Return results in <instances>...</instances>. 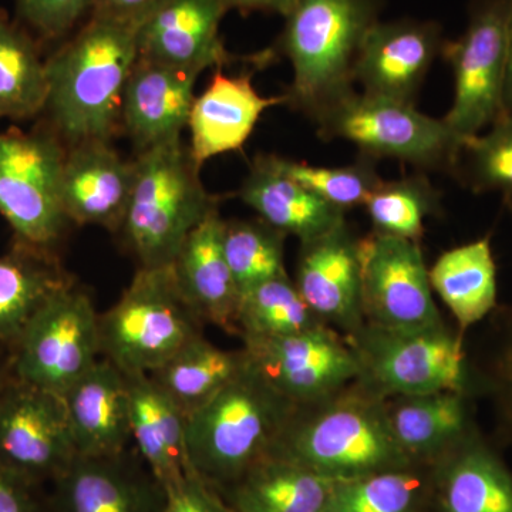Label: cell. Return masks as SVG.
Masks as SVG:
<instances>
[{
    "label": "cell",
    "mask_w": 512,
    "mask_h": 512,
    "mask_svg": "<svg viewBox=\"0 0 512 512\" xmlns=\"http://www.w3.org/2000/svg\"><path fill=\"white\" fill-rule=\"evenodd\" d=\"M134 23L90 16L46 60L45 111L67 143L110 141L121 123L124 90L138 62Z\"/></svg>",
    "instance_id": "6da1fadb"
},
{
    "label": "cell",
    "mask_w": 512,
    "mask_h": 512,
    "mask_svg": "<svg viewBox=\"0 0 512 512\" xmlns=\"http://www.w3.org/2000/svg\"><path fill=\"white\" fill-rule=\"evenodd\" d=\"M269 453L332 481L417 466L394 437L387 400L357 382L296 409Z\"/></svg>",
    "instance_id": "7a4b0ae2"
},
{
    "label": "cell",
    "mask_w": 512,
    "mask_h": 512,
    "mask_svg": "<svg viewBox=\"0 0 512 512\" xmlns=\"http://www.w3.org/2000/svg\"><path fill=\"white\" fill-rule=\"evenodd\" d=\"M295 412L247 356L244 369L187 417L191 470L224 493L272 450Z\"/></svg>",
    "instance_id": "3957f363"
},
{
    "label": "cell",
    "mask_w": 512,
    "mask_h": 512,
    "mask_svg": "<svg viewBox=\"0 0 512 512\" xmlns=\"http://www.w3.org/2000/svg\"><path fill=\"white\" fill-rule=\"evenodd\" d=\"M382 0H298L278 47L292 66L286 103L316 116L353 92L357 53L379 20Z\"/></svg>",
    "instance_id": "277c9868"
},
{
    "label": "cell",
    "mask_w": 512,
    "mask_h": 512,
    "mask_svg": "<svg viewBox=\"0 0 512 512\" xmlns=\"http://www.w3.org/2000/svg\"><path fill=\"white\" fill-rule=\"evenodd\" d=\"M200 170L183 138L138 154L120 231L140 266L173 264L192 229L217 210V198L205 190Z\"/></svg>",
    "instance_id": "5b68a950"
},
{
    "label": "cell",
    "mask_w": 512,
    "mask_h": 512,
    "mask_svg": "<svg viewBox=\"0 0 512 512\" xmlns=\"http://www.w3.org/2000/svg\"><path fill=\"white\" fill-rule=\"evenodd\" d=\"M201 326L173 266H140L119 301L99 316L101 356L126 376L151 375L202 335Z\"/></svg>",
    "instance_id": "8992f818"
},
{
    "label": "cell",
    "mask_w": 512,
    "mask_h": 512,
    "mask_svg": "<svg viewBox=\"0 0 512 512\" xmlns=\"http://www.w3.org/2000/svg\"><path fill=\"white\" fill-rule=\"evenodd\" d=\"M313 121L320 137L349 141L363 157L392 158L420 170H454L464 144L443 119L421 113L414 104L356 90Z\"/></svg>",
    "instance_id": "52a82bcc"
},
{
    "label": "cell",
    "mask_w": 512,
    "mask_h": 512,
    "mask_svg": "<svg viewBox=\"0 0 512 512\" xmlns=\"http://www.w3.org/2000/svg\"><path fill=\"white\" fill-rule=\"evenodd\" d=\"M346 338L359 363L357 383L383 399L466 393V352L461 335H454L446 325L392 330L363 323Z\"/></svg>",
    "instance_id": "ba28073f"
},
{
    "label": "cell",
    "mask_w": 512,
    "mask_h": 512,
    "mask_svg": "<svg viewBox=\"0 0 512 512\" xmlns=\"http://www.w3.org/2000/svg\"><path fill=\"white\" fill-rule=\"evenodd\" d=\"M64 158L56 133H0V215L16 242L47 254H55L70 222L62 198Z\"/></svg>",
    "instance_id": "9c48e42d"
},
{
    "label": "cell",
    "mask_w": 512,
    "mask_h": 512,
    "mask_svg": "<svg viewBox=\"0 0 512 512\" xmlns=\"http://www.w3.org/2000/svg\"><path fill=\"white\" fill-rule=\"evenodd\" d=\"M99 313L74 282L53 293L12 346L9 376L63 396L100 360Z\"/></svg>",
    "instance_id": "30bf717a"
},
{
    "label": "cell",
    "mask_w": 512,
    "mask_h": 512,
    "mask_svg": "<svg viewBox=\"0 0 512 512\" xmlns=\"http://www.w3.org/2000/svg\"><path fill=\"white\" fill-rule=\"evenodd\" d=\"M507 47L508 0H474L463 35L444 43L454 96L443 121L464 143L503 116Z\"/></svg>",
    "instance_id": "8fae6325"
},
{
    "label": "cell",
    "mask_w": 512,
    "mask_h": 512,
    "mask_svg": "<svg viewBox=\"0 0 512 512\" xmlns=\"http://www.w3.org/2000/svg\"><path fill=\"white\" fill-rule=\"evenodd\" d=\"M249 362L296 409L335 396L359 379L348 338L329 325L282 336L244 340Z\"/></svg>",
    "instance_id": "7c38bea8"
},
{
    "label": "cell",
    "mask_w": 512,
    "mask_h": 512,
    "mask_svg": "<svg viewBox=\"0 0 512 512\" xmlns=\"http://www.w3.org/2000/svg\"><path fill=\"white\" fill-rule=\"evenodd\" d=\"M77 456L62 396L9 376L0 389V464L37 488Z\"/></svg>",
    "instance_id": "4fadbf2b"
},
{
    "label": "cell",
    "mask_w": 512,
    "mask_h": 512,
    "mask_svg": "<svg viewBox=\"0 0 512 512\" xmlns=\"http://www.w3.org/2000/svg\"><path fill=\"white\" fill-rule=\"evenodd\" d=\"M360 251L365 323L392 330L444 325L420 242L373 232Z\"/></svg>",
    "instance_id": "5bb4252c"
},
{
    "label": "cell",
    "mask_w": 512,
    "mask_h": 512,
    "mask_svg": "<svg viewBox=\"0 0 512 512\" xmlns=\"http://www.w3.org/2000/svg\"><path fill=\"white\" fill-rule=\"evenodd\" d=\"M444 43L431 20H377L357 53L355 83L363 93L414 104Z\"/></svg>",
    "instance_id": "9a60e30c"
},
{
    "label": "cell",
    "mask_w": 512,
    "mask_h": 512,
    "mask_svg": "<svg viewBox=\"0 0 512 512\" xmlns=\"http://www.w3.org/2000/svg\"><path fill=\"white\" fill-rule=\"evenodd\" d=\"M348 222L301 242L295 285L309 308L330 328L353 335L365 323L362 251Z\"/></svg>",
    "instance_id": "2e32d148"
},
{
    "label": "cell",
    "mask_w": 512,
    "mask_h": 512,
    "mask_svg": "<svg viewBox=\"0 0 512 512\" xmlns=\"http://www.w3.org/2000/svg\"><path fill=\"white\" fill-rule=\"evenodd\" d=\"M165 493L126 453L74 458L52 483L47 512H163Z\"/></svg>",
    "instance_id": "e0dca14e"
},
{
    "label": "cell",
    "mask_w": 512,
    "mask_h": 512,
    "mask_svg": "<svg viewBox=\"0 0 512 512\" xmlns=\"http://www.w3.org/2000/svg\"><path fill=\"white\" fill-rule=\"evenodd\" d=\"M221 0H165L137 28L138 55L181 69H221L237 60L220 35Z\"/></svg>",
    "instance_id": "ac0fdd59"
},
{
    "label": "cell",
    "mask_w": 512,
    "mask_h": 512,
    "mask_svg": "<svg viewBox=\"0 0 512 512\" xmlns=\"http://www.w3.org/2000/svg\"><path fill=\"white\" fill-rule=\"evenodd\" d=\"M134 183V161L128 163L110 141L74 144L66 151L62 198L66 217L80 225L120 231Z\"/></svg>",
    "instance_id": "d6986e66"
},
{
    "label": "cell",
    "mask_w": 512,
    "mask_h": 512,
    "mask_svg": "<svg viewBox=\"0 0 512 512\" xmlns=\"http://www.w3.org/2000/svg\"><path fill=\"white\" fill-rule=\"evenodd\" d=\"M201 72L140 59L124 90L121 124L138 154L181 138Z\"/></svg>",
    "instance_id": "ffe728a7"
},
{
    "label": "cell",
    "mask_w": 512,
    "mask_h": 512,
    "mask_svg": "<svg viewBox=\"0 0 512 512\" xmlns=\"http://www.w3.org/2000/svg\"><path fill=\"white\" fill-rule=\"evenodd\" d=\"M286 103V96H261L248 76H231L218 69L207 89L192 103L188 128L190 153L202 167L211 158L241 150L262 114Z\"/></svg>",
    "instance_id": "44dd1931"
},
{
    "label": "cell",
    "mask_w": 512,
    "mask_h": 512,
    "mask_svg": "<svg viewBox=\"0 0 512 512\" xmlns=\"http://www.w3.org/2000/svg\"><path fill=\"white\" fill-rule=\"evenodd\" d=\"M220 211H211L185 239L173 271L185 302L202 323L237 332L235 320L241 293L224 252Z\"/></svg>",
    "instance_id": "7402d4cb"
},
{
    "label": "cell",
    "mask_w": 512,
    "mask_h": 512,
    "mask_svg": "<svg viewBox=\"0 0 512 512\" xmlns=\"http://www.w3.org/2000/svg\"><path fill=\"white\" fill-rule=\"evenodd\" d=\"M80 457L126 453L131 441L127 376L107 359L96 365L62 396Z\"/></svg>",
    "instance_id": "603a6c76"
},
{
    "label": "cell",
    "mask_w": 512,
    "mask_h": 512,
    "mask_svg": "<svg viewBox=\"0 0 512 512\" xmlns=\"http://www.w3.org/2000/svg\"><path fill=\"white\" fill-rule=\"evenodd\" d=\"M468 433L433 464L437 512H512L510 468Z\"/></svg>",
    "instance_id": "cb8c5ba5"
},
{
    "label": "cell",
    "mask_w": 512,
    "mask_h": 512,
    "mask_svg": "<svg viewBox=\"0 0 512 512\" xmlns=\"http://www.w3.org/2000/svg\"><path fill=\"white\" fill-rule=\"evenodd\" d=\"M131 441L161 487L190 473L187 416L150 375L127 376Z\"/></svg>",
    "instance_id": "d4e9b609"
},
{
    "label": "cell",
    "mask_w": 512,
    "mask_h": 512,
    "mask_svg": "<svg viewBox=\"0 0 512 512\" xmlns=\"http://www.w3.org/2000/svg\"><path fill=\"white\" fill-rule=\"evenodd\" d=\"M239 198L269 227L301 242L318 238L346 221L345 211L276 170L266 154L255 158L239 188Z\"/></svg>",
    "instance_id": "484cf974"
},
{
    "label": "cell",
    "mask_w": 512,
    "mask_h": 512,
    "mask_svg": "<svg viewBox=\"0 0 512 512\" xmlns=\"http://www.w3.org/2000/svg\"><path fill=\"white\" fill-rule=\"evenodd\" d=\"M332 487V480L269 453L221 494L237 512H325Z\"/></svg>",
    "instance_id": "4316f807"
},
{
    "label": "cell",
    "mask_w": 512,
    "mask_h": 512,
    "mask_svg": "<svg viewBox=\"0 0 512 512\" xmlns=\"http://www.w3.org/2000/svg\"><path fill=\"white\" fill-rule=\"evenodd\" d=\"M387 414L397 443L421 466H433L468 433L466 393L394 397Z\"/></svg>",
    "instance_id": "83f0119b"
},
{
    "label": "cell",
    "mask_w": 512,
    "mask_h": 512,
    "mask_svg": "<svg viewBox=\"0 0 512 512\" xmlns=\"http://www.w3.org/2000/svg\"><path fill=\"white\" fill-rule=\"evenodd\" d=\"M433 292L457 320L461 335L497 305V268L488 237L448 249L429 269Z\"/></svg>",
    "instance_id": "f1b7e54d"
},
{
    "label": "cell",
    "mask_w": 512,
    "mask_h": 512,
    "mask_svg": "<svg viewBox=\"0 0 512 512\" xmlns=\"http://www.w3.org/2000/svg\"><path fill=\"white\" fill-rule=\"evenodd\" d=\"M72 282L55 254L13 242L0 256V345L12 348L40 306Z\"/></svg>",
    "instance_id": "f546056e"
},
{
    "label": "cell",
    "mask_w": 512,
    "mask_h": 512,
    "mask_svg": "<svg viewBox=\"0 0 512 512\" xmlns=\"http://www.w3.org/2000/svg\"><path fill=\"white\" fill-rule=\"evenodd\" d=\"M245 365L244 349H222L200 335L150 376L188 417L231 382Z\"/></svg>",
    "instance_id": "4dcf8cb0"
},
{
    "label": "cell",
    "mask_w": 512,
    "mask_h": 512,
    "mask_svg": "<svg viewBox=\"0 0 512 512\" xmlns=\"http://www.w3.org/2000/svg\"><path fill=\"white\" fill-rule=\"evenodd\" d=\"M433 494V466L397 468L333 481L325 512H421Z\"/></svg>",
    "instance_id": "1f68e13d"
},
{
    "label": "cell",
    "mask_w": 512,
    "mask_h": 512,
    "mask_svg": "<svg viewBox=\"0 0 512 512\" xmlns=\"http://www.w3.org/2000/svg\"><path fill=\"white\" fill-rule=\"evenodd\" d=\"M46 99V60L37 40L18 22L0 18V119H32L45 111Z\"/></svg>",
    "instance_id": "d6a6232c"
},
{
    "label": "cell",
    "mask_w": 512,
    "mask_h": 512,
    "mask_svg": "<svg viewBox=\"0 0 512 512\" xmlns=\"http://www.w3.org/2000/svg\"><path fill=\"white\" fill-rule=\"evenodd\" d=\"M326 325L303 301L289 275L266 281L241 293L237 333L244 340L282 338Z\"/></svg>",
    "instance_id": "836d02e7"
},
{
    "label": "cell",
    "mask_w": 512,
    "mask_h": 512,
    "mask_svg": "<svg viewBox=\"0 0 512 512\" xmlns=\"http://www.w3.org/2000/svg\"><path fill=\"white\" fill-rule=\"evenodd\" d=\"M363 207L375 232L420 242L424 221L440 211V191L424 174L382 180Z\"/></svg>",
    "instance_id": "e575fe53"
},
{
    "label": "cell",
    "mask_w": 512,
    "mask_h": 512,
    "mask_svg": "<svg viewBox=\"0 0 512 512\" xmlns=\"http://www.w3.org/2000/svg\"><path fill=\"white\" fill-rule=\"evenodd\" d=\"M284 239L264 221H225L224 252L239 293L288 274Z\"/></svg>",
    "instance_id": "d590c367"
},
{
    "label": "cell",
    "mask_w": 512,
    "mask_h": 512,
    "mask_svg": "<svg viewBox=\"0 0 512 512\" xmlns=\"http://www.w3.org/2000/svg\"><path fill=\"white\" fill-rule=\"evenodd\" d=\"M276 170L301 184L320 200L328 202L342 211L363 207L370 192L375 190L382 178L377 174L375 164L363 157L355 164L343 167H323L289 160V158L268 156Z\"/></svg>",
    "instance_id": "8d00e7d4"
},
{
    "label": "cell",
    "mask_w": 512,
    "mask_h": 512,
    "mask_svg": "<svg viewBox=\"0 0 512 512\" xmlns=\"http://www.w3.org/2000/svg\"><path fill=\"white\" fill-rule=\"evenodd\" d=\"M476 192H501L512 198V117L501 116L493 126L461 147L454 171Z\"/></svg>",
    "instance_id": "74e56055"
},
{
    "label": "cell",
    "mask_w": 512,
    "mask_h": 512,
    "mask_svg": "<svg viewBox=\"0 0 512 512\" xmlns=\"http://www.w3.org/2000/svg\"><path fill=\"white\" fill-rule=\"evenodd\" d=\"M96 0H15L16 22L36 40L62 39L84 18Z\"/></svg>",
    "instance_id": "f35d334b"
},
{
    "label": "cell",
    "mask_w": 512,
    "mask_h": 512,
    "mask_svg": "<svg viewBox=\"0 0 512 512\" xmlns=\"http://www.w3.org/2000/svg\"><path fill=\"white\" fill-rule=\"evenodd\" d=\"M164 493L163 512H237L220 491L192 470Z\"/></svg>",
    "instance_id": "ab89813d"
},
{
    "label": "cell",
    "mask_w": 512,
    "mask_h": 512,
    "mask_svg": "<svg viewBox=\"0 0 512 512\" xmlns=\"http://www.w3.org/2000/svg\"><path fill=\"white\" fill-rule=\"evenodd\" d=\"M0 512H47L36 487L0 464Z\"/></svg>",
    "instance_id": "60d3db41"
},
{
    "label": "cell",
    "mask_w": 512,
    "mask_h": 512,
    "mask_svg": "<svg viewBox=\"0 0 512 512\" xmlns=\"http://www.w3.org/2000/svg\"><path fill=\"white\" fill-rule=\"evenodd\" d=\"M165 0H96L92 15L140 25Z\"/></svg>",
    "instance_id": "b9f144b4"
},
{
    "label": "cell",
    "mask_w": 512,
    "mask_h": 512,
    "mask_svg": "<svg viewBox=\"0 0 512 512\" xmlns=\"http://www.w3.org/2000/svg\"><path fill=\"white\" fill-rule=\"evenodd\" d=\"M228 10L238 9L244 12H269L285 16L291 12L298 0H221Z\"/></svg>",
    "instance_id": "7bdbcfd3"
},
{
    "label": "cell",
    "mask_w": 512,
    "mask_h": 512,
    "mask_svg": "<svg viewBox=\"0 0 512 512\" xmlns=\"http://www.w3.org/2000/svg\"><path fill=\"white\" fill-rule=\"evenodd\" d=\"M503 116L512 117V0H508L507 72H505Z\"/></svg>",
    "instance_id": "ee69618b"
},
{
    "label": "cell",
    "mask_w": 512,
    "mask_h": 512,
    "mask_svg": "<svg viewBox=\"0 0 512 512\" xmlns=\"http://www.w3.org/2000/svg\"><path fill=\"white\" fill-rule=\"evenodd\" d=\"M508 204L511 205L512 208V200H507ZM507 365H505V373H507V382H508V389H510V394L512 397V339L510 342V346H508V352H507Z\"/></svg>",
    "instance_id": "f6af8a7d"
},
{
    "label": "cell",
    "mask_w": 512,
    "mask_h": 512,
    "mask_svg": "<svg viewBox=\"0 0 512 512\" xmlns=\"http://www.w3.org/2000/svg\"><path fill=\"white\" fill-rule=\"evenodd\" d=\"M9 373L3 372L2 369H0V389H2L3 384L6 383V380H8Z\"/></svg>",
    "instance_id": "bcb514c9"
}]
</instances>
